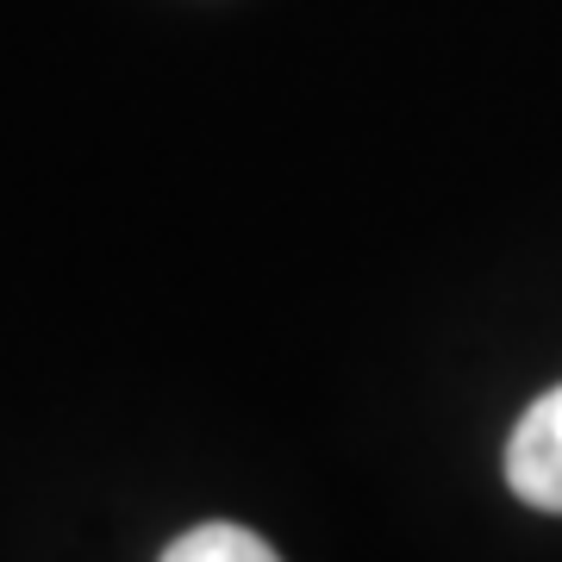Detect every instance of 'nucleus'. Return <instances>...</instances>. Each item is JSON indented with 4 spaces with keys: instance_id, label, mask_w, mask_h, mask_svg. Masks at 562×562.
<instances>
[{
    "instance_id": "nucleus-1",
    "label": "nucleus",
    "mask_w": 562,
    "mask_h": 562,
    "mask_svg": "<svg viewBox=\"0 0 562 562\" xmlns=\"http://www.w3.org/2000/svg\"><path fill=\"white\" fill-rule=\"evenodd\" d=\"M506 487L538 513H562V387L531 401L506 438Z\"/></svg>"
},
{
    "instance_id": "nucleus-2",
    "label": "nucleus",
    "mask_w": 562,
    "mask_h": 562,
    "mask_svg": "<svg viewBox=\"0 0 562 562\" xmlns=\"http://www.w3.org/2000/svg\"><path fill=\"white\" fill-rule=\"evenodd\" d=\"M162 562H281L276 543H262L257 531H244L232 519H213V525H194V531H181Z\"/></svg>"
}]
</instances>
